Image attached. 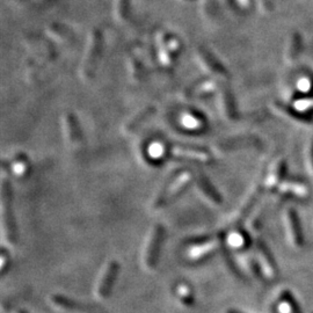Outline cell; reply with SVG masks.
<instances>
[{
  "mask_svg": "<svg viewBox=\"0 0 313 313\" xmlns=\"http://www.w3.org/2000/svg\"><path fill=\"white\" fill-rule=\"evenodd\" d=\"M194 179L195 176L193 175V173L188 172V170H177L167 180L165 187L160 190L158 196H156V200L155 201V209H161L175 201L190 187V184L194 182Z\"/></svg>",
  "mask_w": 313,
  "mask_h": 313,
  "instance_id": "6da1fadb",
  "label": "cell"
},
{
  "mask_svg": "<svg viewBox=\"0 0 313 313\" xmlns=\"http://www.w3.org/2000/svg\"><path fill=\"white\" fill-rule=\"evenodd\" d=\"M1 203H2L3 228H5V231H6L7 240H8L10 243H15L17 240V233H16L15 218H14V215H13L12 188H10V184L7 182L6 180L2 182Z\"/></svg>",
  "mask_w": 313,
  "mask_h": 313,
  "instance_id": "7a4b0ae2",
  "label": "cell"
},
{
  "mask_svg": "<svg viewBox=\"0 0 313 313\" xmlns=\"http://www.w3.org/2000/svg\"><path fill=\"white\" fill-rule=\"evenodd\" d=\"M163 236H165V229L162 225H156L153 229L152 235L150 236L148 247L144 256L145 266L148 269H153L158 263V259L161 250Z\"/></svg>",
  "mask_w": 313,
  "mask_h": 313,
  "instance_id": "3957f363",
  "label": "cell"
},
{
  "mask_svg": "<svg viewBox=\"0 0 313 313\" xmlns=\"http://www.w3.org/2000/svg\"><path fill=\"white\" fill-rule=\"evenodd\" d=\"M170 155L176 159L201 163H209L212 160L211 155L207 150L186 148V146H174L173 149H170Z\"/></svg>",
  "mask_w": 313,
  "mask_h": 313,
  "instance_id": "277c9868",
  "label": "cell"
},
{
  "mask_svg": "<svg viewBox=\"0 0 313 313\" xmlns=\"http://www.w3.org/2000/svg\"><path fill=\"white\" fill-rule=\"evenodd\" d=\"M118 271H120V264H118L117 261H110L106 268V271L102 275L99 287H97V296L100 298L104 299L110 295L115 281H116Z\"/></svg>",
  "mask_w": 313,
  "mask_h": 313,
  "instance_id": "5b68a950",
  "label": "cell"
},
{
  "mask_svg": "<svg viewBox=\"0 0 313 313\" xmlns=\"http://www.w3.org/2000/svg\"><path fill=\"white\" fill-rule=\"evenodd\" d=\"M219 248V242L214 241V240H209L208 242L201 243V245L195 246L190 249V252L188 255H189V259L193 261H200L203 259H207L212 254L216 253Z\"/></svg>",
  "mask_w": 313,
  "mask_h": 313,
  "instance_id": "8992f818",
  "label": "cell"
},
{
  "mask_svg": "<svg viewBox=\"0 0 313 313\" xmlns=\"http://www.w3.org/2000/svg\"><path fill=\"white\" fill-rule=\"evenodd\" d=\"M51 301L54 302L56 305L59 306V308L68 310V311H87V310H88V306L87 305L82 304V303L80 302H77L75 299L65 297V296L52 295Z\"/></svg>",
  "mask_w": 313,
  "mask_h": 313,
  "instance_id": "52a82bcc",
  "label": "cell"
},
{
  "mask_svg": "<svg viewBox=\"0 0 313 313\" xmlns=\"http://www.w3.org/2000/svg\"><path fill=\"white\" fill-rule=\"evenodd\" d=\"M198 187H200V189L203 191V194L207 196L209 200H210L211 202H214V203L216 204H221L223 198L221 196V194L218 193L217 189L212 186V183L209 181V179L205 175H201L200 177H198Z\"/></svg>",
  "mask_w": 313,
  "mask_h": 313,
  "instance_id": "ba28073f",
  "label": "cell"
},
{
  "mask_svg": "<svg viewBox=\"0 0 313 313\" xmlns=\"http://www.w3.org/2000/svg\"><path fill=\"white\" fill-rule=\"evenodd\" d=\"M289 222H290L291 233H292V236H294L296 245H298V246L303 245L304 238H303L301 222H299V218H298L297 214H296V211H294V210L289 211Z\"/></svg>",
  "mask_w": 313,
  "mask_h": 313,
  "instance_id": "9c48e42d",
  "label": "cell"
},
{
  "mask_svg": "<svg viewBox=\"0 0 313 313\" xmlns=\"http://www.w3.org/2000/svg\"><path fill=\"white\" fill-rule=\"evenodd\" d=\"M259 254L261 255V259H262V263L264 264V267L267 268V270L269 271V274H276V266H275L274 259L271 256V254L269 253V250L267 249V247L263 245L262 242H259Z\"/></svg>",
  "mask_w": 313,
  "mask_h": 313,
  "instance_id": "30bf717a",
  "label": "cell"
},
{
  "mask_svg": "<svg viewBox=\"0 0 313 313\" xmlns=\"http://www.w3.org/2000/svg\"><path fill=\"white\" fill-rule=\"evenodd\" d=\"M259 195H260V189H259V190H256L255 193H254V194L252 195V197L249 198V201L247 202V204L245 205V207L242 208V210L239 212L238 216H236L235 221H233V225L239 224V223H241V222L243 221V219H245V218L247 217V215H248V214H249V211L252 210V209H253L254 204L256 203L257 198H259Z\"/></svg>",
  "mask_w": 313,
  "mask_h": 313,
  "instance_id": "8fae6325",
  "label": "cell"
},
{
  "mask_svg": "<svg viewBox=\"0 0 313 313\" xmlns=\"http://www.w3.org/2000/svg\"><path fill=\"white\" fill-rule=\"evenodd\" d=\"M69 138L72 143H78L80 142V139H81L80 138L78 127H77L76 123L72 120L69 121Z\"/></svg>",
  "mask_w": 313,
  "mask_h": 313,
  "instance_id": "7c38bea8",
  "label": "cell"
},
{
  "mask_svg": "<svg viewBox=\"0 0 313 313\" xmlns=\"http://www.w3.org/2000/svg\"><path fill=\"white\" fill-rule=\"evenodd\" d=\"M295 108L298 111H306L313 109V97H311V99H302L296 101Z\"/></svg>",
  "mask_w": 313,
  "mask_h": 313,
  "instance_id": "4fadbf2b",
  "label": "cell"
},
{
  "mask_svg": "<svg viewBox=\"0 0 313 313\" xmlns=\"http://www.w3.org/2000/svg\"><path fill=\"white\" fill-rule=\"evenodd\" d=\"M9 260H10V257L8 254L6 253V249L2 248L1 249V273H3V271L6 270L7 264H9Z\"/></svg>",
  "mask_w": 313,
  "mask_h": 313,
  "instance_id": "5bb4252c",
  "label": "cell"
},
{
  "mask_svg": "<svg viewBox=\"0 0 313 313\" xmlns=\"http://www.w3.org/2000/svg\"><path fill=\"white\" fill-rule=\"evenodd\" d=\"M226 313H242V312L238 311V310H233V309H231V310H228V311H226Z\"/></svg>",
  "mask_w": 313,
  "mask_h": 313,
  "instance_id": "9a60e30c",
  "label": "cell"
},
{
  "mask_svg": "<svg viewBox=\"0 0 313 313\" xmlns=\"http://www.w3.org/2000/svg\"><path fill=\"white\" fill-rule=\"evenodd\" d=\"M17 313H28V312H26V311H23V310H20V311H19V312H17Z\"/></svg>",
  "mask_w": 313,
  "mask_h": 313,
  "instance_id": "2e32d148",
  "label": "cell"
}]
</instances>
